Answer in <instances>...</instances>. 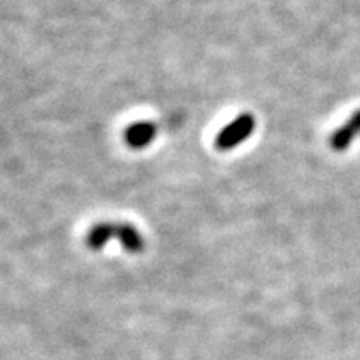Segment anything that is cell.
<instances>
[{
	"mask_svg": "<svg viewBox=\"0 0 360 360\" xmlns=\"http://www.w3.org/2000/svg\"><path fill=\"white\" fill-rule=\"evenodd\" d=\"M255 130V117L252 114H240L232 120L231 124L225 125L220 130L217 139H215V147L217 150H232L238 143L245 142Z\"/></svg>",
	"mask_w": 360,
	"mask_h": 360,
	"instance_id": "obj_1",
	"label": "cell"
},
{
	"mask_svg": "<svg viewBox=\"0 0 360 360\" xmlns=\"http://www.w3.org/2000/svg\"><path fill=\"white\" fill-rule=\"evenodd\" d=\"M157 135V125L150 120L132 124L125 132V142L132 148H146L150 146Z\"/></svg>",
	"mask_w": 360,
	"mask_h": 360,
	"instance_id": "obj_2",
	"label": "cell"
},
{
	"mask_svg": "<svg viewBox=\"0 0 360 360\" xmlns=\"http://www.w3.org/2000/svg\"><path fill=\"white\" fill-rule=\"evenodd\" d=\"M359 134H360V110L355 112L347 122L332 134L330 147L337 152L345 150V148H349V146L352 143V141Z\"/></svg>",
	"mask_w": 360,
	"mask_h": 360,
	"instance_id": "obj_3",
	"label": "cell"
},
{
	"mask_svg": "<svg viewBox=\"0 0 360 360\" xmlns=\"http://www.w3.org/2000/svg\"><path fill=\"white\" fill-rule=\"evenodd\" d=\"M115 238L130 254H141L143 250V237L134 225L115 224Z\"/></svg>",
	"mask_w": 360,
	"mask_h": 360,
	"instance_id": "obj_4",
	"label": "cell"
},
{
	"mask_svg": "<svg viewBox=\"0 0 360 360\" xmlns=\"http://www.w3.org/2000/svg\"><path fill=\"white\" fill-rule=\"evenodd\" d=\"M112 238H115V224L102 222L90 229L87 233V245L92 250H101L103 245L109 244Z\"/></svg>",
	"mask_w": 360,
	"mask_h": 360,
	"instance_id": "obj_5",
	"label": "cell"
}]
</instances>
